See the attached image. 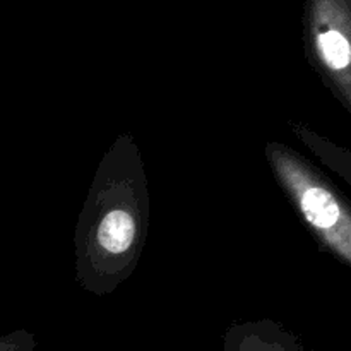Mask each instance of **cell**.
Returning <instances> with one entry per match:
<instances>
[{
  "label": "cell",
  "instance_id": "cell-1",
  "mask_svg": "<svg viewBox=\"0 0 351 351\" xmlns=\"http://www.w3.org/2000/svg\"><path fill=\"white\" fill-rule=\"evenodd\" d=\"M300 211L305 221L321 237L336 257L351 267V206L317 173L302 167L290 171Z\"/></svg>",
  "mask_w": 351,
  "mask_h": 351
},
{
  "label": "cell",
  "instance_id": "cell-2",
  "mask_svg": "<svg viewBox=\"0 0 351 351\" xmlns=\"http://www.w3.org/2000/svg\"><path fill=\"white\" fill-rule=\"evenodd\" d=\"M134 235H136V226L132 216L122 209L108 213L98 228L99 245L112 254H120L129 249Z\"/></svg>",
  "mask_w": 351,
  "mask_h": 351
},
{
  "label": "cell",
  "instance_id": "cell-3",
  "mask_svg": "<svg viewBox=\"0 0 351 351\" xmlns=\"http://www.w3.org/2000/svg\"><path fill=\"white\" fill-rule=\"evenodd\" d=\"M319 153L351 185V151L335 147L329 143H321Z\"/></svg>",
  "mask_w": 351,
  "mask_h": 351
}]
</instances>
